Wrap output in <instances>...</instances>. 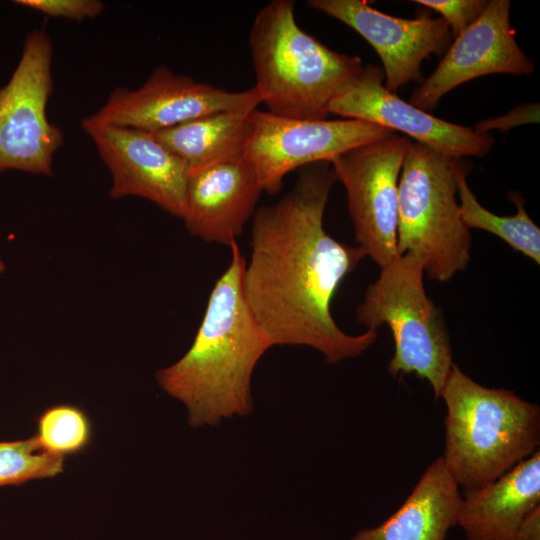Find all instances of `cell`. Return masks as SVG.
<instances>
[{"label":"cell","mask_w":540,"mask_h":540,"mask_svg":"<svg viewBox=\"0 0 540 540\" xmlns=\"http://www.w3.org/2000/svg\"><path fill=\"white\" fill-rule=\"evenodd\" d=\"M336 180L329 162L304 166L289 193L254 213L243 275L248 305L272 346L311 347L331 364L360 355L378 337L347 334L331 314L340 284L366 256L324 229Z\"/></svg>","instance_id":"obj_1"},{"label":"cell","mask_w":540,"mask_h":540,"mask_svg":"<svg viewBox=\"0 0 540 540\" xmlns=\"http://www.w3.org/2000/svg\"><path fill=\"white\" fill-rule=\"evenodd\" d=\"M229 247L230 263L210 292L192 345L156 374L160 387L186 406L195 428L251 413L252 374L272 347L244 294L240 247L237 242Z\"/></svg>","instance_id":"obj_2"},{"label":"cell","mask_w":540,"mask_h":540,"mask_svg":"<svg viewBox=\"0 0 540 540\" xmlns=\"http://www.w3.org/2000/svg\"><path fill=\"white\" fill-rule=\"evenodd\" d=\"M440 397L447 409L442 458L465 492L491 484L537 451L540 409L513 391L484 387L453 363Z\"/></svg>","instance_id":"obj_3"},{"label":"cell","mask_w":540,"mask_h":540,"mask_svg":"<svg viewBox=\"0 0 540 540\" xmlns=\"http://www.w3.org/2000/svg\"><path fill=\"white\" fill-rule=\"evenodd\" d=\"M293 0H273L255 16L249 46L268 112L324 120L333 98L362 71V60L331 50L296 22Z\"/></svg>","instance_id":"obj_4"},{"label":"cell","mask_w":540,"mask_h":540,"mask_svg":"<svg viewBox=\"0 0 540 540\" xmlns=\"http://www.w3.org/2000/svg\"><path fill=\"white\" fill-rule=\"evenodd\" d=\"M458 163L410 141L399 177L398 254H414L438 282L452 279L470 260L472 237L456 197Z\"/></svg>","instance_id":"obj_5"},{"label":"cell","mask_w":540,"mask_h":540,"mask_svg":"<svg viewBox=\"0 0 540 540\" xmlns=\"http://www.w3.org/2000/svg\"><path fill=\"white\" fill-rule=\"evenodd\" d=\"M380 269L357 307V320L371 331L386 325L394 341L389 373L425 379L437 399L453 365L452 347L441 312L426 294L423 265L405 253Z\"/></svg>","instance_id":"obj_6"},{"label":"cell","mask_w":540,"mask_h":540,"mask_svg":"<svg viewBox=\"0 0 540 540\" xmlns=\"http://www.w3.org/2000/svg\"><path fill=\"white\" fill-rule=\"evenodd\" d=\"M52 59L49 35L42 28L34 29L25 39L12 76L0 88V172L53 173L63 133L46 112L54 87Z\"/></svg>","instance_id":"obj_7"},{"label":"cell","mask_w":540,"mask_h":540,"mask_svg":"<svg viewBox=\"0 0 540 540\" xmlns=\"http://www.w3.org/2000/svg\"><path fill=\"white\" fill-rule=\"evenodd\" d=\"M410 141L395 133L356 146L329 161L346 189L357 246L379 267L399 256L398 184Z\"/></svg>","instance_id":"obj_8"},{"label":"cell","mask_w":540,"mask_h":540,"mask_svg":"<svg viewBox=\"0 0 540 540\" xmlns=\"http://www.w3.org/2000/svg\"><path fill=\"white\" fill-rule=\"evenodd\" d=\"M393 131L366 121L305 120L256 108L244 158L267 194L278 193L292 170L333 157L356 146L388 138Z\"/></svg>","instance_id":"obj_9"},{"label":"cell","mask_w":540,"mask_h":540,"mask_svg":"<svg viewBox=\"0 0 540 540\" xmlns=\"http://www.w3.org/2000/svg\"><path fill=\"white\" fill-rule=\"evenodd\" d=\"M262 103L256 86L227 91L156 67L138 89H114L90 117L100 123L155 133L211 113Z\"/></svg>","instance_id":"obj_10"},{"label":"cell","mask_w":540,"mask_h":540,"mask_svg":"<svg viewBox=\"0 0 540 540\" xmlns=\"http://www.w3.org/2000/svg\"><path fill=\"white\" fill-rule=\"evenodd\" d=\"M81 126L111 173V198H144L182 219L188 170L153 133L103 124L90 116Z\"/></svg>","instance_id":"obj_11"},{"label":"cell","mask_w":540,"mask_h":540,"mask_svg":"<svg viewBox=\"0 0 540 540\" xmlns=\"http://www.w3.org/2000/svg\"><path fill=\"white\" fill-rule=\"evenodd\" d=\"M328 110L329 114L402 132L414 142L458 160L465 156L484 157L495 144L490 133L435 117L389 92L382 68L371 64L333 98Z\"/></svg>","instance_id":"obj_12"},{"label":"cell","mask_w":540,"mask_h":540,"mask_svg":"<svg viewBox=\"0 0 540 540\" xmlns=\"http://www.w3.org/2000/svg\"><path fill=\"white\" fill-rule=\"evenodd\" d=\"M510 6L509 0H489L482 15L455 37L434 72L413 91L410 103L426 111L470 80L492 74L530 75L534 63L515 39Z\"/></svg>","instance_id":"obj_13"},{"label":"cell","mask_w":540,"mask_h":540,"mask_svg":"<svg viewBox=\"0 0 540 540\" xmlns=\"http://www.w3.org/2000/svg\"><path fill=\"white\" fill-rule=\"evenodd\" d=\"M307 5L346 24L374 48L382 62L384 86L395 94L411 81L422 83L421 63L440 53L449 39L450 29L441 17H395L363 0H309Z\"/></svg>","instance_id":"obj_14"},{"label":"cell","mask_w":540,"mask_h":540,"mask_svg":"<svg viewBox=\"0 0 540 540\" xmlns=\"http://www.w3.org/2000/svg\"><path fill=\"white\" fill-rule=\"evenodd\" d=\"M258 177L243 157L189 174L182 220L206 242H237L261 193Z\"/></svg>","instance_id":"obj_15"},{"label":"cell","mask_w":540,"mask_h":540,"mask_svg":"<svg viewBox=\"0 0 540 540\" xmlns=\"http://www.w3.org/2000/svg\"><path fill=\"white\" fill-rule=\"evenodd\" d=\"M540 506V453L491 484L465 492L458 522L468 540H515L524 518Z\"/></svg>","instance_id":"obj_16"},{"label":"cell","mask_w":540,"mask_h":540,"mask_svg":"<svg viewBox=\"0 0 540 540\" xmlns=\"http://www.w3.org/2000/svg\"><path fill=\"white\" fill-rule=\"evenodd\" d=\"M462 498L439 457L394 514L379 526L360 530L351 540H445L457 525Z\"/></svg>","instance_id":"obj_17"},{"label":"cell","mask_w":540,"mask_h":540,"mask_svg":"<svg viewBox=\"0 0 540 540\" xmlns=\"http://www.w3.org/2000/svg\"><path fill=\"white\" fill-rule=\"evenodd\" d=\"M256 108L211 113L153 134L191 174L244 156Z\"/></svg>","instance_id":"obj_18"},{"label":"cell","mask_w":540,"mask_h":540,"mask_svg":"<svg viewBox=\"0 0 540 540\" xmlns=\"http://www.w3.org/2000/svg\"><path fill=\"white\" fill-rule=\"evenodd\" d=\"M468 169L458 163L457 184L460 216L464 225L487 231L505 241L513 250L540 263V228L530 218L524 208L523 198L515 191L509 192V199L515 203L517 213L513 216H498L477 200L470 189L466 176Z\"/></svg>","instance_id":"obj_19"},{"label":"cell","mask_w":540,"mask_h":540,"mask_svg":"<svg viewBox=\"0 0 540 540\" xmlns=\"http://www.w3.org/2000/svg\"><path fill=\"white\" fill-rule=\"evenodd\" d=\"M40 445L48 452L65 457L84 451L91 442L92 426L80 407L57 404L46 408L37 418Z\"/></svg>","instance_id":"obj_20"},{"label":"cell","mask_w":540,"mask_h":540,"mask_svg":"<svg viewBox=\"0 0 540 540\" xmlns=\"http://www.w3.org/2000/svg\"><path fill=\"white\" fill-rule=\"evenodd\" d=\"M64 469V457L45 450L33 436L24 440L0 441V486L20 485L31 480L55 477Z\"/></svg>","instance_id":"obj_21"},{"label":"cell","mask_w":540,"mask_h":540,"mask_svg":"<svg viewBox=\"0 0 540 540\" xmlns=\"http://www.w3.org/2000/svg\"><path fill=\"white\" fill-rule=\"evenodd\" d=\"M413 2L436 11L457 37L484 12L485 0H414Z\"/></svg>","instance_id":"obj_22"},{"label":"cell","mask_w":540,"mask_h":540,"mask_svg":"<svg viewBox=\"0 0 540 540\" xmlns=\"http://www.w3.org/2000/svg\"><path fill=\"white\" fill-rule=\"evenodd\" d=\"M14 3L50 17L74 21L97 17L105 8L100 0H17Z\"/></svg>","instance_id":"obj_23"},{"label":"cell","mask_w":540,"mask_h":540,"mask_svg":"<svg viewBox=\"0 0 540 540\" xmlns=\"http://www.w3.org/2000/svg\"><path fill=\"white\" fill-rule=\"evenodd\" d=\"M539 122V104L526 103L511 109L507 114L482 120L475 124L473 129L480 133H489L499 130L507 133L511 128Z\"/></svg>","instance_id":"obj_24"},{"label":"cell","mask_w":540,"mask_h":540,"mask_svg":"<svg viewBox=\"0 0 540 540\" xmlns=\"http://www.w3.org/2000/svg\"><path fill=\"white\" fill-rule=\"evenodd\" d=\"M515 540H540V506L524 518L516 532Z\"/></svg>","instance_id":"obj_25"},{"label":"cell","mask_w":540,"mask_h":540,"mask_svg":"<svg viewBox=\"0 0 540 540\" xmlns=\"http://www.w3.org/2000/svg\"><path fill=\"white\" fill-rule=\"evenodd\" d=\"M4 262L2 261V259L0 258V274L4 271Z\"/></svg>","instance_id":"obj_26"}]
</instances>
